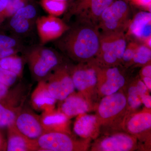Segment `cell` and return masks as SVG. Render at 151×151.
<instances>
[{"mask_svg":"<svg viewBox=\"0 0 151 151\" xmlns=\"http://www.w3.org/2000/svg\"><path fill=\"white\" fill-rule=\"evenodd\" d=\"M56 40L55 45L71 59L80 63L96 58L100 47V35L97 26L79 21Z\"/></svg>","mask_w":151,"mask_h":151,"instance_id":"6da1fadb","label":"cell"},{"mask_svg":"<svg viewBox=\"0 0 151 151\" xmlns=\"http://www.w3.org/2000/svg\"><path fill=\"white\" fill-rule=\"evenodd\" d=\"M24 58L33 78L38 82L45 80L61 65V58L57 52L41 45L29 49Z\"/></svg>","mask_w":151,"mask_h":151,"instance_id":"7a4b0ae2","label":"cell"},{"mask_svg":"<svg viewBox=\"0 0 151 151\" xmlns=\"http://www.w3.org/2000/svg\"><path fill=\"white\" fill-rule=\"evenodd\" d=\"M100 35V49L94 60L102 67L119 65L127 45L126 35L123 32Z\"/></svg>","mask_w":151,"mask_h":151,"instance_id":"3957f363","label":"cell"},{"mask_svg":"<svg viewBox=\"0 0 151 151\" xmlns=\"http://www.w3.org/2000/svg\"><path fill=\"white\" fill-rule=\"evenodd\" d=\"M130 10L125 0H115L103 12L97 27L100 34L124 32L130 22Z\"/></svg>","mask_w":151,"mask_h":151,"instance_id":"277c9868","label":"cell"},{"mask_svg":"<svg viewBox=\"0 0 151 151\" xmlns=\"http://www.w3.org/2000/svg\"><path fill=\"white\" fill-rule=\"evenodd\" d=\"M36 151H76L86 150L85 142L76 140L61 131H49L35 142Z\"/></svg>","mask_w":151,"mask_h":151,"instance_id":"5b68a950","label":"cell"},{"mask_svg":"<svg viewBox=\"0 0 151 151\" xmlns=\"http://www.w3.org/2000/svg\"><path fill=\"white\" fill-rule=\"evenodd\" d=\"M127 100L124 93L116 92L105 96L97 109V117L100 126L109 125L121 119L127 111Z\"/></svg>","mask_w":151,"mask_h":151,"instance_id":"8992f818","label":"cell"},{"mask_svg":"<svg viewBox=\"0 0 151 151\" xmlns=\"http://www.w3.org/2000/svg\"><path fill=\"white\" fill-rule=\"evenodd\" d=\"M43 81L50 94L56 100H64L75 89L69 68L62 64Z\"/></svg>","mask_w":151,"mask_h":151,"instance_id":"52a82bcc","label":"cell"},{"mask_svg":"<svg viewBox=\"0 0 151 151\" xmlns=\"http://www.w3.org/2000/svg\"><path fill=\"white\" fill-rule=\"evenodd\" d=\"M79 64L69 68L73 84L79 92L85 94L97 85L100 66L95 60Z\"/></svg>","mask_w":151,"mask_h":151,"instance_id":"ba28073f","label":"cell"},{"mask_svg":"<svg viewBox=\"0 0 151 151\" xmlns=\"http://www.w3.org/2000/svg\"><path fill=\"white\" fill-rule=\"evenodd\" d=\"M38 17L36 6L29 3L9 18V28L17 37L27 36L33 29Z\"/></svg>","mask_w":151,"mask_h":151,"instance_id":"9c48e42d","label":"cell"},{"mask_svg":"<svg viewBox=\"0 0 151 151\" xmlns=\"http://www.w3.org/2000/svg\"><path fill=\"white\" fill-rule=\"evenodd\" d=\"M13 125L21 134L34 142L47 132L41 118L29 110H21Z\"/></svg>","mask_w":151,"mask_h":151,"instance_id":"30bf717a","label":"cell"},{"mask_svg":"<svg viewBox=\"0 0 151 151\" xmlns=\"http://www.w3.org/2000/svg\"><path fill=\"white\" fill-rule=\"evenodd\" d=\"M35 26L40 45H43L58 39L70 28L59 18L50 15L38 17Z\"/></svg>","mask_w":151,"mask_h":151,"instance_id":"8fae6325","label":"cell"},{"mask_svg":"<svg viewBox=\"0 0 151 151\" xmlns=\"http://www.w3.org/2000/svg\"><path fill=\"white\" fill-rule=\"evenodd\" d=\"M115 0H80L76 1L71 13L76 14L79 21L88 22L96 25L101 15Z\"/></svg>","mask_w":151,"mask_h":151,"instance_id":"7c38bea8","label":"cell"},{"mask_svg":"<svg viewBox=\"0 0 151 151\" xmlns=\"http://www.w3.org/2000/svg\"><path fill=\"white\" fill-rule=\"evenodd\" d=\"M125 81V77L117 66L100 67L97 85L101 95L105 97L118 92Z\"/></svg>","mask_w":151,"mask_h":151,"instance_id":"4fadbf2b","label":"cell"},{"mask_svg":"<svg viewBox=\"0 0 151 151\" xmlns=\"http://www.w3.org/2000/svg\"><path fill=\"white\" fill-rule=\"evenodd\" d=\"M137 147L135 136L124 133H119L103 138L94 147L95 151H130Z\"/></svg>","mask_w":151,"mask_h":151,"instance_id":"5bb4252c","label":"cell"},{"mask_svg":"<svg viewBox=\"0 0 151 151\" xmlns=\"http://www.w3.org/2000/svg\"><path fill=\"white\" fill-rule=\"evenodd\" d=\"M127 29V35L145 43L151 37V12L141 11L136 14Z\"/></svg>","mask_w":151,"mask_h":151,"instance_id":"9a60e30c","label":"cell"},{"mask_svg":"<svg viewBox=\"0 0 151 151\" xmlns=\"http://www.w3.org/2000/svg\"><path fill=\"white\" fill-rule=\"evenodd\" d=\"M7 151H36L35 142L29 140L21 134L13 125L8 127Z\"/></svg>","mask_w":151,"mask_h":151,"instance_id":"2e32d148","label":"cell"},{"mask_svg":"<svg viewBox=\"0 0 151 151\" xmlns=\"http://www.w3.org/2000/svg\"><path fill=\"white\" fill-rule=\"evenodd\" d=\"M126 130L130 134L137 136L151 129L150 111H145L130 116L126 124Z\"/></svg>","mask_w":151,"mask_h":151,"instance_id":"e0dca14e","label":"cell"},{"mask_svg":"<svg viewBox=\"0 0 151 151\" xmlns=\"http://www.w3.org/2000/svg\"><path fill=\"white\" fill-rule=\"evenodd\" d=\"M100 125L97 117L92 115H84L78 118L74 125V132L79 137L88 139L96 135Z\"/></svg>","mask_w":151,"mask_h":151,"instance_id":"ac0fdd59","label":"cell"},{"mask_svg":"<svg viewBox=\"0 0 151 151\" xmlns=\"http://www.w3.org/2000/svg\"><path fill=\"white\" fill-rule=\"evenodd\" d=\"M64 100L61 105V110L67 117L84 114L89 111V104L79 95L71 94Z\"/></svg>","mask_w":151,"mask_h":151,"instance_id":"d6986e66","label":"cell"},{"mask_svg":"<svg viewBox=\"0 0 151 151\" xmlns=\"http://www.w3.org/2000/svg\"><path fill=\"white\" fill-rule=\"evenodd\" d=\"M37 88L32 94V99L33 105L35 108L40 109H51L56 102V100L54 99L51 94H50L44 81H40Z\"/></svg>","mask_w":151,"mask_h":151,"instance_id":"ffe728a7","label":"cell"},{"mask_svg":"<svg viewBox=\"0 0 151 151\" xmlns=\"http://www.w3.org/2000/svg\"><path fill=\"white\" fill-rule=\"evenodd\" d=\"M21 110V108L10 105L4 98L0 100V128H8L13 125Z\"/></svg>","mask_w":151,"mask_h":151,"instance_id":"44dd1931","label":"cell"},{"mask_svg":"<svg viewBox=\"0 0 151 151\" xmlns=\"http://www.w3.org/2000/svg\"><path fill=\"white\" fill-rule=\"evenodd\" d=\"M24 60V58L19 56L18 54L14 55L0 59V66L19 77L23 73Z\"/></svg>","mask_w":151,"mask_h":151,"instance_id":"7402d4cb","label":"cell"},{"mask_svg":"<svg viewBox=\"0 0 151 151\" xmlns=\"http://www.w3.org/2000/svg\"><path fill=\"white\" fill-rule=\"evenodd\" d=\"M44 113L41 120L47 131H54L59 126L67 121V116L62 113H50L48 111Z\"/></svg>","mask_w":151,"mask_h":151,"instance_id":"603a6c76","label":"cell"},{"mask_svg":"<svg viewBox=\"0 0 151 151\" xmlns=\"http://www.w3.org/2000/svg\"><path fill=\"white\" fill-rule=\"evenodd\" d=\"M40 4L49 15L57 17L64 13L67 8L66 2L57 0H41Z\"/></svg>","mask_w":151,"mask_h":151,"instance_id":"cb8c5ba5","label":"cell"},{"mask_svg":"<svg viewBox=\"0 0 151 151\" xmlns=\"http://www.w3.org/2000/svg\"><path fill=\"white\" fill-rule=\"evenodd\" d=\"M151 59V48L145 44L139 45L132 62L136 64L144 65L150 61Z\"/></svg>","mask_w":151,"mask_h":151,"instance_id":"d4e9b609","label":"cell"},{"mask_svg":"<svg viewBox=\"0 0 151 151\" xmlns=\"http://www.w3.org/2000/svg\"><path fill=\"white\" fill-rule=\"evenodd\" d=\"M141 96L142 94L136 85L131 86L128 90V96L127 98L128 106H129L132 109L139 108L142 104Z\"/></svg>","mask_w":151,"mask_h":151,"instance_id":"484cf974","label":"cell"},{"mask_svg":"<svg viewBox=\"0 0 151 151\" xmlns=\"http://www.w3.org/2000/svg\"><path fill=\"white\" fill-rule=\"evenodd\" d=\"M32 0H8L5 10L6 19L9 18L19 10L28 4Z\"/></svg>","mask_w":151,"mask_h":151,"instance_id":"4316f807","label":"cell"},{"mask_svg":"<svg viewBox=\"0 0 151 151\" xmlns=\"http://www.w3.org/2000/svg\"><path fill=\"white\" fill-rule=\"evenodd\" d=\"M22 47L21 42L19 37L14 35L0 34V49Z\"/></svg>","mask_w":151,"mask_h":151,"instance_id":"83f0119b","label":"cell"},{"mask_svg":"<svg viewBox=\"0 0 151 151\" xmlns=\"http://www.w3.org/2000/svg\"><path fill=\"white\" fill-rule=\"evenodd\" d=\"M18 77L15 73L0 66V83L10 87L15 83Z\"/></svg>","mask_w":151,"mask_h":151,"instance_id":"f1b7e54d","label":"cell"},{"mask_svg":"<svg viewBox=\"0 0 151 151\" xmlns=\"http://www.w3.org/2000/svg\"><path fill=\"white\" fill-rule=\"evenodd\" d=\"M138 45L139 44L135 42H132L129 44H127L122 57V62L129 63L132 62Z\"/></svg>","mask_w":151,"mask_h":151,"instance_id":"f546056e","label":"cell"},{"mask_svg":"<svg viewBox=\"0 0 151 151\" xmlns=\"http://www.w3.org/2000/svg\"><path fill=\"white\" fill-rule=\"evenodd\" d=\"M22 49V47L1 49H0V59L14 55L17 54L19 52H21Z\"/></svg>","mask_w":151,"mask_h":151,"instance_id":"4dcf8cb0","label":"cell"},{"mask_svg":"<svg viewBox=\"0 0 151 151\" xmlns=\"http://www.w3.org/2000/svg\"><path fill=\"white\" fill-rule=\"evenodd\" d=\"M8 0H0V24L6 19L5 10Z\"/></svg>","mask_w":151,"mask_h":151,"instance_id":"1f68e13d","label":"cell"},{"mask_svg":"<svg viewBox=\"0 0 151 151\" xmlns=\"http://www.w3.org/2000/svg\"><path fill=\"white\" fill-rule=\"evenodd\" d=\"M141 100L145 106L148 109H151V97L150 95L147 94H144L141 97Z\"/></svg>","mask_w":151,"mask_h":151,"instance_id":"d6a6232c","label":"cell"},{"mask_svg":"<svg viewBox=\"0 0 151 151\" xmlns=\"http://www.w3.org/2000/svg\"><path fill=\"white\" fill-rule=\"evenodd\" d=\"M9 86L0 83V100L5 97L9 92Z\"/></svg>","mask_w":151,"mask_h":151,"instance_id":"836d02e7","label":"cell"},{"mask_svg":"<svg viewBox=\"0 0 151 151\" xmlns=\"http://www.w3.org/2000/svg\"><path fill=\"white\" fill-rule=\"evenodd\" d=\"M141 74L143 77H151V64H148L143 68L141 71Z\"/></svg>","mask_w":151,"mask_h":151,"instance_id":"e575fe53","label":"cell"},{"mask_svg":"<svg viewBox=\"0 0 151 151\" xmlns=\"http://www.w3.org/2000/svg\"><path fill=\"white\" fill-rule=\"evenodd\" d=\"M133 1L139 5L144 6L150 9L151 0H133Z\"/></svg>","mask_w":151,"mask_h":151,"instance_id":"d590c367","label":"cell"},{"mask_svg":"<svg viewBox=\"0 0 151 151\" xmlns=\"http://www.w3.org/2000/svg\"><path fill=\"white\" fill-rule=\"evenodd\" d=\"M7 143L0 132V151H6Z\"/></svg>","mask_w":151,"mask_h":151,"instance_id":"8d00e7d4","label":"cell"},{"mask_svg":"<svg viewBox=\"0 0 151 151\" xmlns=\"http://www.w3.org/2000/svg\"><path fill=\"white\" fill-rule=\"evenodd\" d=\"M143 82L145 84L147 89L151 90V77H143Z\"/></svg>","mask_w":151,"mask_h":151,"instance_id":"74e56055","label":"cell"},{"mask_svg":"<svg viewBox=\"0 0 151 151\" xmlns=\"http://www.w3.org/2000/svg\"><path fill=\"white\" fill-rule=\"evenodd\" d=\"M57 1H65L67 2L68 0H57Z\"/></svg>","mask_w":151,"mask_h":151,"instance_id":"f35d334b","label":"cell"},{"mask_svg":"<svg viewBox=\"0 0 151 151\" xmlns=\"http://www.w3.org/2000/svg\"><path fill=\"white\" fill-rule=\"evenodd\" d=\"M80 1V0H77V1Z\"/></svg>","mask_w":151,"mask_h":151,"instance_id":"ab89813d","label":"cell"}]
</instances>
